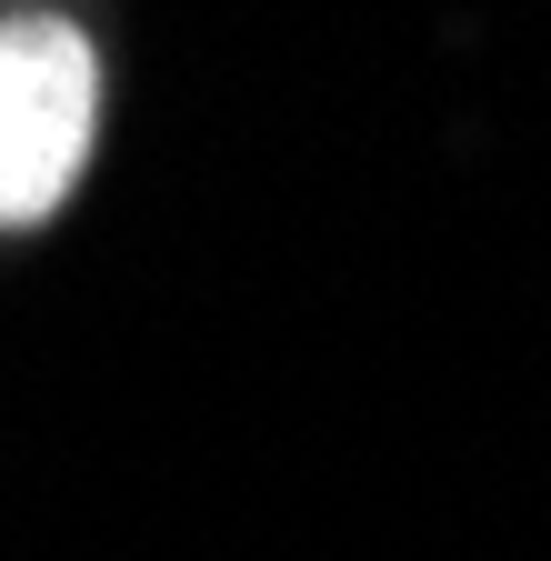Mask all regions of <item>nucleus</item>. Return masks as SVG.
<instances>
[{
  "label": "nucleus",
  "mask_w": 551,
  "mask_h": 561,
  "mask_svg": "<svg viewBox=\"0 0 551 561\" xmlns=\"http://www.w3.org/2000/svg\"><path fill=\"white\" fill-rule=\"evenodd\" d=\"M91 111H101V70L71 21L0 31V221H41L81 181Z\"/></svg>",
  "instance_id": "1"
}]
</instances>
